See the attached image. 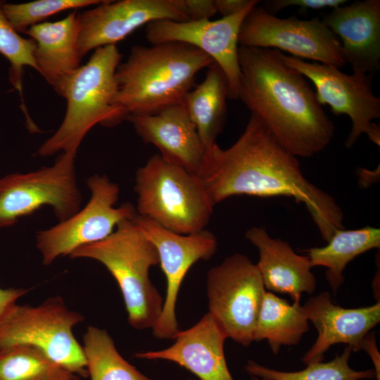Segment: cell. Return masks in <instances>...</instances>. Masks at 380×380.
I'll return each mask as SVG.
<instances>
[{
    "label": "cell",
    "instance_id": "cell-20",
    "mask_svg": "<svg viewBox=\"0 0 380 380\" xmlns=\"http://www.w3.org/2000/svg\"><path fill=\"white\" fill-rule=\"evenodd\" d=\"M245 236L258 250L256 266L266 289L288 294L293 302L300 301L303 293L315 291L317 279L308 256L296 253L288 242L272 238L263 227H252Z\"/></svg>",
    "mask_w": 380,
    "mask_h": 380
},
{
    "label": "cell",
    "instance_id": "cell-5",
    "mask_svg": "<svg viewBox=\"0 0 380 380\" xmlns=\"http://www.w3.org/2000/svg\"><path fill=\"white\" fill-rule=\"evenodd\" d=\"M69 257L103 264L118 284L129 325L137 329L153 327L164 300L149 278V270L159 264V256L132 220L121 222L108 236L77 248Z\"/></svg>",
    "mask_w": 380,
    "mask_h": 380
},
{
    "label": "cell",
    "instance_id": "cell-10",
    "mask_svg": "<svg viewBox=\"0 0 380 380\" xmlns=\"http://www.w3.org/2000/svg\"><path fill=\"white\" fill-rule=\"evenodd\" d=\"M91 198L87 205L70 217L36 234V246L44 265L77 248L99 241L113 232L121 222L132 220L136 207L125 203L114 207L120 188L106 175H94L87 180Z\"/></svg>",
    "mask_w": 380,
    "mask_h": 380
},
{
    "label": "cell",
    "instance_id": "cell-4",
    "mask_svg": "<svg viewBox=\"0 0 380 380\" xmlns=\"http://www.w3.org/2000/svg\"><path fill=\"white\" fill-rule=\"evenodd\" d=\"M122 55L116 45L94 50L89 61L69 80L63 94L64 118L55 133L37 151L42 157L59 152H76L96 125L113 127L127 119L113 104L117 92L115 72Z\"/></svg>",
    "mask_w": 380,
    "mask_h": 380
},
{
    "label": "cell",
    "instance_id": "cell-34",
    "mask_svg": "<svg viewBox=\"0 0 380 380\" xmlns=\"http://www.w3.org/2000/svg\"><path fill=\"white\" fill-rule=\"evenodd\" d=\"M362 350H365L370 356L374 365L376 379L380 380V355L377 349L374 333H368L362 342Z\"/></svg>",
    "mask_w": 380,
    "mask_h": 380
},
{
    "label": "cell",
    "instance_id": "cell-35",
    "mask_svg": "<svg viewBox=\"0 0 380 380\" xmlns=\"http://www.w3.org/2000/svg\"><path fill=\"white\" fill-rule=\"evenodd\" d=\"M251 378H252V380H259V379L256 376H251Z\"/></svg>",
    "mask_w": 380,
    "mask_h": 380
},
{
    "label": "cell",
    "instance_id": "cell-16",
    "mask_svg": "<svg viewBox=\"0 0 380 380\" xmlns=\"http://www.w3.org/2000/svg\"><path fill=\"white\" fill-rule=\"evenodd\" d=\"M302 307L318 331L317 340L301 359L305 365L322 362L327 350L336 343H346L353 351L362 350L365 336L380 322L379 302L344 308L335 305L327 291L309 298Z\"/></svg>",
    "mask_w": 380,
    "mask_h": 380
},
{
    "label": "cell",
    "instance_id": "cell-14",
    "mask_svg": "<svg viewBox=\"0 0 380 380\" xmlns=\"http://www.w3.org/2000/svg\"><path fill=\"white\" fill-rule=\"evenodd\" d=\"M77 16L80 60L91 50L116 45L136 29L149 23L160 20H189L184 0H104Z\"/></svg>",
    "mask_w": 380,
    "mask_h": 380
},
{
    "label": "cell",
    "instance_id": "cell-18",
    "mask_svg": "<svg viewBox=\"0 0 380 380\" xmlns=\"http://www.w3.org/2000/svg\"><path fill=\"white\" fill-rule=\"evenodd\" d=\"M127 120L142 141L155 146L163 158L198 175L205 149L183 104L153 115H129Z\"/></svg>",
    "mask_w": 380,
    "mask_h": 380
},
{
    "label": "cell",
    "instance_id": "cell-15",
    "mask_svg": "<svg viewBox=\"0 0 380 380\" xmlns=\"http://www.w3.org/2000/svg\"><path fill=\"white\" fill-rule=\"evenodd\" d=\"M254 6L215 20H156L147 24L146 38L154 45L171 42L189 44L208 54L227 77L228 99L236 100L241 77L239 33L243 19Z\"/></svg>",
    "mask_w": 380,
    "mask_h": 380
},
{
    "label": "cell",
    "instance_id": "cell-31",
    "mask_svg": "<svg viewBox=\"0 0 380 380\" xmlns=\"http://www.w3.org/2000/svg\"><path fill=\"white\" fill-rule=\"evenodd\" d=\"M189 20H208L215 15V0H184Z\"/></svg>",
    "mask_w": 380,
    "mask_h": 380
},
{
    "label": "cell",
    "instance_id": "cell-27",
    "mask_svg": "<svg viewBox=\"0 0 380 380\" xmlns=\"http://www.w3.org/2000/svg\"><path fill=\"white\" fill-rule=\"evenodd\" d=\"M352 348L347 346L341 355L328 362H317L307 365L297 372H282L266 367L253 360H248L246 369L252 376L262 380H360L375 379L374 369L356 371L350 368L348 360Z\"/></svg>",
    "mask_w": 380,
    "mask_h": 380
},
{
    "label": "cell",
    "instance_id": "cell-26",
    "mask_svg": "<svg viewBox=\"0 0 380 380\" xmlns=\"http://www.w3.org/2000/svg\"><path fill=\"white\" fill-rule=\"evenodd\" d=\"M83 343L88 376L91 380H153L121 356L106 330L88 327Z\"/></svg>",
    "mask_w": 380,
    "mask_h": 380
},
{
    "label": "cell",
    "instance_id": "cell-29",
    "mask_svg": "<svg viewBox=\"0 0 380 380\" xmlns=\"http://www.w3.org/2000/svg\"><path fill=\"white\" fill-rule=\"evenodd\" d=\"M104 0H36L25 3H4L3 10L13 27L24 33L60 12L96 6Z\"/></svg>",
    "mask_w": 380,
    "mask_h": 380
},
{
    "label": "cell",
    "instance_id": "cell-23",
    "mask_svg": "<svg viewBox=\"0 0 380 380\" xmlns=\"http://www.w3.org/2000/svg\"><path fill=\"white\" fill-rule=\"evenodd\" d=\"M323 247L307 250L312 267L327 268L326 279L336 294L344 282L346 265L357 255L380 247V229L367 226L357 229L336 231Z\"/></svg>",
    "mask_w": 380,
    "mask_h": 380
},
{
    "label": "cell",
    "instance_id": "cell-13",
    "mask_svg": "<svg viewBox=\"0 0 380 380\" xmlns=\"http://www.w3.org/2000/svg\"><path fill=\"white\" fill-rule=\"evenodd\" d=\"M132 220L156 248L167 281L162 312L152 328L153 335L160 339L175 338L179 331L175 309L182 282L194 263L215 253L217 239L205 229L190 234H177L137 213Z\"/></svg>",
    "mask_w": 380,
    "mask_h": 380
},
{
    "label": "cell",
    "instance_id": "cell-2",
    "mask_svg": "<svg viewBox=\"0 0 380 380\" xmlns=\"http://www.w3.org/2000/svg\"><path fill=\"white\" fill-rule=\"evenodd\" d=\"M238 99L296 157H311L331 141L334 125L305 77L277 50L240 46Z\"/></svg>",
    "mask_w": 380,
    "mask_h": 380
},
{
    "label": "cell",
    "instance_id": "cell-7",
    "mask_svg": "<svg viewBox=\"0 0 380 380\" xmlns=\"http://www.w3.org/2000/svg\"><path fill=\"white\" fill-rule=\"evenodd\" d=\"M84 319L59 296L36 307L15 303L0 319V350L14 345H32L78 376L88 377L83 347L72 332Z\"/></svg>",
    "mask_w": 380,
    "mask_h": 380
},
{
    "label": "cell",
    "instance_id": "cell-9",
    "mask_svg": "<svg viewBox=\"0 0 380 380\" xmlns=\"http://www.w3.org/2000/svg\"><path fill=\"white\" fill-rule=\"evenodd\" d=\"M206 285L208 313L227 338L249 346L266 293L256 264L245 255L233 254L209 270Z\"/></svg>",
    "mask_w": 380,
    "mask_h": 380
},
{
    "label": "cell",
    "instance_id": "cell-22",
    "mask_svg": "<svg viewBox=\"0 0 380 380\" xmlns=\"http://www.w3.org/2000/svg\"><path fill=\"white\" fill-rule=\"evenodd\" d=\"M228 82L220 67L213 63L203 81L186 96L182 104L196 127L205 152L216 144L226 122Z\"/></svg>",
    "mask_w": 380,
    "mask_h": 380
},
{
    "label": "cell",
    "instance_id": "cell-19",
    "mask_svg": "<svg viewBox=\"0 0 380 380\" xmlns=\"http://www.w3.org/2000/svg\"><path fill=\"white\" fill-rule=\"evenodd\" d=\"M226 338L224 332L208 312L191 328L179 331L171 346L137 353L134 355L140 359L174 362L200 380H234L224 357Z\"/></svg>",
    "mask_w": 380,
    "mask_h": 380
},
{
    "label": "cell",
    "instance_id": "cell-25",
    "mask_svg": "<svg viewBox=\"0 0 380 380\" xmlns=\"http://www.w3.org/2000/svg\"><path fill=\"white\" fill-rule=\"evenodd\" d=\"M0 380H80L42 349L28 344L0 350Z\"/></svg>",
    "mask_w": 380,
    "mask_h": 380
},
{
    "label": "cell",
    "instance_id": "cell-1",
    "mask_svg": "<svg viewBox=\"0 0 380 380\" xmlns=\"http://www.w3.org/2000/svg\"><path fill=\"white\" fill-rule=\"evenodd\" d=\"M198 175L215 205L239 195L286 196L304 204L327 242L344 229L343 212L334 198L305 177L297 157L253 114L230 147L216 144L205 152Z\"/></svg>",
    "mask_w": 380,
    "mask_h": 380
},
{
    "label": "cell",
    "instance_id": "cell-32",
    "mask_svg": "<svg viewBox=\"0 0 380 380\" xmlns=\"http://www.w3.org/2000/svg\"><path fill=\"white\" fill-rule=\"evenodd\" d=\"M259 2L258 0H215L217 13L222 17L235 15Z\"/></svg>",
    "mask_w": 380,
    "mask_h": 380
},
{
    "label": "cell",
    "instance_id": "cell-12",
    "mask_svg": "<svg viewBox=\"0 0 380 380\" xmlns=\"http://www.w3.org/2000/svg\"><path fill=\"white\" fill-rule=\"evenodd\" d=\"M239 44L282 50L296 58L338 68L346 65L341 57L339 39L322 20L281 18L258 4L243 19L239 30Z\"/></svg>",
    "mask_w": 380,
    "mask_h": 380
},
{
    "label": "cell",
    "instance_id": "cell-17",
    "mask_svg": "<svg viewBox=\"0 0 380 380\" xmlns=\"http://www.w3.org/2000/svg\"><path fill=\"white\" fill-rule=\"evenodd\" d=\"M341 42V54L353 72L373 76L380 67V1H355L322 20Z\"/></svg>",
    "mask_w": 380,
    "mask_h": 380
},
{
    "label": "cell",
    "instance_id": "cell-8",
    "mask_svg": "<svg viewBox=\"0 0 380 380\" xmlns=\"http://www.w3.org/2000/svg\"><path fill=\"white\" fill-rule=\"evenodd\" d=\"M76 152H61L51 166L0 178V229L15 224L43 206L59 222L80 210L82 195L75 171Z\"/></svg>",
    "mask_w": 380,
    "mask_h": 380
},
{
    "label": "cell",
    "instance_id": "cell-28",
    "mask_svg": "<svg viewBox=\"0 0 380 380\" xmlns=\"http://www.w3.org/2000/svg\"><path fill=\"white\" fill-rule=\"evenodd\" d=\"M4 1H0V54L9 62V80L19 92L21 108L25 119L30 118L23 96V75L24 67L28 66L37 71L34 60L36 42L32 38L22 37L11 25L3 10Z\"/></svg>",
    "mask_w": 380,
    "mask_h": 380
},
{
    "label": "cell",
    "instance_id": "cell-30",
    "mask_svg": "<svg viewBox=\"0 0 380 380\" xmlns=\"http://www.w3.org/2000/svg\"><path fill=\"white\" fill-rule=\"evenodd\" d=\"M346 2V0H267L263 1L261 6L270 13L275 15L289 6H300L305 9L334 8Z\"/></svg>",
    "mask_w": 380,
    "mask_h": 380
},
{
    "label": "cell",
    "instance_id": "cell-21",
    "mask_svg": "<svg viewBox=\"0 0 380 380\" xmlns=\"http://www.w3.org/2000/svg\"><path fill=\"white\" fill-rule=\"evenodd\" d=\"M23 34L36 42L34 56L37 72L63 97L69 80L80 67L77 13L73 11L58 21L34 25Z\"/></svg>",
    "mask_w": 380,
    "mask_h": 380
},
{
    "label": "cell",
    "instance_id": "cell-6",
    "mask_svg": "<svg viewBox=\"0 0 380 380\" xmlns=\"http://www.w3.org/2000/svg\"><path fill=\"white\" fill-rule=\"evenodd\" d=\"M134 189L138 215L180 234L205 229L215 205L198 175L160 154L138 168Z\"/></svg>",
    "mask_w": 380,
    "mask_h": 380
},
{
    "label": "cell",
    "instance_id": "cell-33",
    "mask_svg": "<svg viewBox=\"0 0 380 380\" xmlns=\"http://www.w3.org/2000/svg\"><path fill=\"white\" fill-rule=\"evenodd\" d=\"M30 290L26 289H2L0 287V319L6 311L18 299L26 294Z\"/></svg>",
    "mask_w": 380,
    "mask_h": 380
},
{
    "label": "cell",
    "instance_id": "cell-11",
    "mask_svg": "<svg viewBox=\"0 0 380 380\" xmlns=\"http://www.w3.org/2000/svg\"><path fill=\"white\" fill-rule=\"evenodd\" d=\"M281 59L308 78L316 88L320 105H328L336 115H348L352 127L344 144L351 148L362 134L380 145V127L373 122L380 118V99L372 90V76L353 72L348 75L337 67L310 62L277 50Z\"/></svg>",
    "mask_w": 380,
    "mask_h": 380
},
{
    "label": "cell",
    "instance_id": "cell-3",
    "mask_svg": "<svg viewBox=\"0 0 380 380\" xmlns=\"http://www.w3.org/2000/svg\"><path fill=\"white\" fill-rule=\"evenodd\" d=\"M214 62L201 50L184 43L134 46L117 68L113 104L127 118L182 104L195 86L197 73Z\"/></svg>",
    "mask_w": 380,
    "mask_h": 380
},
{
    "label": "cell",
    "instance_id": "cell-24",
    "mask_svg": "<svg viewBox=\"0 0 380 380\" xmlns=\"http://www.w3.org/2000/svg\"><path fill=\"white\" fill-rule=\"evenodd\" d=\"M309 330L300 301L291 305L272 292H266L259 312L254 341L267 339L274 355L283 346L297 345Z\"/></svg>",
    "mask_w": 380,
    "mask_h": 380
}]
</instances>
